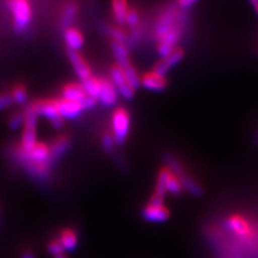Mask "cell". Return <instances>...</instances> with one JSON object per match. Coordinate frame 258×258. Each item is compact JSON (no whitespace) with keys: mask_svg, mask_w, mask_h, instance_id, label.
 <instances>
[{"mask_svg":"<svg viewBox=\"0 0 258 258\" xmlns=\"http://www.w3.org/2000/svg\"><path fill=\"white\" fill-rule=\"evenodd\" d=\"M47 252L54 257H57L60 255H63L64 249L60 243V241L58 239H54L52 241L48 242L47 244Z\"/></svg>","mask_w":258,"mask_h":258,"instance_id":"27","label":"cell"},{"mask_svg":"<svg viewBox=\"0 0 258 258\" xmlns=\"http://www.w3.org/2000/svg\"><path fill=\"white\" fill-rule=\"evenodd\" d=\"M54 258H67L64 255H60V256H57V257H54Z\"/></svg>","mask_w":258,"mask_h":258,"instance_id":"37","label":"cell"},{"mask_svg":"<svg viewBox=\"0 0 258 258\" xmlns=\"http://www.w3.org/2000/svg\"><path fill=\"white\" fill-rule=\"evenodd\" d=\"M181 26L182 23L177 24L168 34H166L163 38L158 40L157 51L163 58L167 57L169 54L177 47L176 45L181 39Z\"/></svg>","mask_w":258,"mask_h":258,"instance_id":"10","label":"cell"},{"mask_svg":"<svg viewBox=\"0 0 258 258\" xmlns=\"http://www.w3.org/2000/svg\"><path fill=\"white\" fill-rule=\"evenodd\" d=\"M123 71H124V75H125L127 81L129 82V84H131L132 87L136 91L137 88H138L141 85V78L139 77L138 72H137V70L135 69L133 64H131V66L125 68V69H123Z\"/></svg>","mask_w":258,"mask_h":258,"instance_id":"25","label":"cell"},{"mask_svg":"<svg viewBox=\"0 0 258 258\" xmlns=\"http://www.w3.org/2000/svg\"><path fill=\"white\" fill-rule=\"evenodd\" d=\"M97 102H98V101H97V99L93 98V97L86 96V98L82 102H81V104H82L84 111H87V110L93 109L96 106Z\"/></svg>","mask_w":258,"mask_h":258,"instance_id":"33","label":"cell"},{"mask_svg":"<svg viewBox=\"0 0 258 258\" xmlns=\"http://www.w3.org/2000/svg\"><path fill=\"white\" fill-rule=\"evenodd\" d=\"M58 240L60 241V243H61L64 251L71 252V251H74V249H76V247L78 246L79 238H78L77 232L74 229L66 228V229L61 230Z\"/></svg>","mask_w":258,"mask_h":258,"instance_id":"21","label":"cell"},{"mask_svg":"<svg viewBox=\"0 0 258 258\" xmlns=\"http://www.w3.org/2000/svg\"><path fill=\"white\" fill-rule=\"evenodd\" d=\"M37 116H43L52 124L55 129H61L63 126V119L60 117L56 108L54 100H38L29 106Z\"/></svg>","mask_w":258,"mask_h":258,"instance_id":"6","label":"cell"},{"mask_svg":"<svg viewBox=\"0 0 258 258\" xmlns=\"http://www.w3.org/2000/svg\"><path fill=\"white\" fill-rule=\"evenodd\" d=\"M21 258H36V255L31 251H25L21 255Z\"/></svg>","mask_w":258,"mask_h":258,"instance_id":"35","label":"cell"},{"mask_svg":"<svg viewBox=\"0 0 258 258\" xmlns=\"http://www.w3.org/2000/svg\"><path fill=\"white\" fill-rule=\"evenodd\" d=\"M226 227H227L233 235L244 241L253 240V238L255 237V230L251 222H249L246 217L239 214L230 215L228 219L226 220Z\"/></svg>","mask_w":258,"mask_h":258,"instance_id":"8","label":"cell"},{"mask_svg":"<svg viewBox=\"0 0 258 258\" xmlns=\"http://www.w3.org/2000/svg\"><path fill=\"white\" fill-rule=\"evenodd\" d=\"M11 96H12V99L14 102L19 103V104L25 103L27 101V97H28L26 87L22 84L15 85L11 92Z\"/></svg>","mask_w":258,"mask_h":258,"instance_id":"26","label":"cell"},{"mask_svg":"<svg viewBox=\"0 0 258 258\" xmlns=\"http://www.w3.org/2000/svg\"><path fill=\"white\" fill-rule=\"evenodd\" d=\"M166 163L168 165L167 168L177 177V179L180 180L182 186L186 190H188L191 195L200 196L201 194H203V187H201L191 176L186 174L181 164L173 156L171 155L166 156Z\"/></svg>","mask_w":258,"mask_h":258,"instance_id":"4","label":"cell"},{"mask_svg":"<svg viewBox=\"0 0 258 258\" xmlns=\"http://www.w3.org/2000/svg\"><path fill=\"white\" fill-rule=\"evenodd\" d=\"M13 99L12 96L9 93H2L0 94V111L6 110L9 107L12 106L13 103Z\"/></svg>","mask_w":258,"mask_h":258,"instance_id":"32","label":"cell"},{"mask_svg":"<svg viewBox=\"0 0 258 258\" xmlns=\"http://www.w3.org/2000/svg\"><path fill=\"white\" fill-rule=\"evenodd\" d=\"M131 114L124 108L116 109L112 114V136L115 143L120 145L125 143L131 134Z\"/></svg>","mask_w":258,"mask_h":258,"instance_id":"2","label":"cell"},{"mask_svg":"<svg viewBox=\"0 0 258 258\" xmlns=\"http://www.w3.org/2000/svg\"><path fill=\"white\" fill-rule=\"evenodd\" d=\"M37 124L38 116L36 113L28 107L25 111V123L22 134V140L19 149L23 152H28L36 147L37 140Z\"/></svg>","mask_w":258,"mask_h":258,"instance_id":"3","label":"cell"},{"mask_svg":"<svg viewBox=\"0 0 258 258\" xmlns=\"http://www.w3.org/2000/svg\"><path fill=\"white\" fill-rule=\"evenodd\" d=\"M142 216L150 223H164L169 219L170 212L164 205V198L154 195L142 210Z\"/></svg>","mask_w":258,"mask_h":258,"instance_id":"7","label":"cell"},{"mask_svg":"<svg viewBox=\"0 0 258 258\" xmlns=\"http://www.w3.org/2000/svg\"><path fill=\"white\" fill-rule=\"evenodd\" d=\"M183 57H184V51L180 47H176L174 51H172L167 56V57L158 61L155 64V68L153 71L157 72V74H159L161 76H165L167 72L170 70V68L176 66L177 63L181 62Z\"/></svg>","mask_w":258,"mask_h":258,"instance_id":"15","label":"cell"},{"mask_svg":"<svg viewBox=\"0 0 258 258\" xmlns=\"http://www.w3.org/2000/svg\"><path fill=\"white\" fill-rule=\"evenodd\" d=\"M181 23V13L176 9L169 8L163 14L160 15L156 25V36L157 39H161L166 34H168L174 26Z\"/></svg>","mask_w":258,"mask_h":258,"instance_id":"9","label":"cell"},{"mask_svg":"<svg viewBox=\"0 0 258 258\" xmlns=\"http://www.w3.org/2000/svg\"><path fill=\"white\" fill-rule=\"evenodd\" d=\"M251 6L253 7V10L255 11L257 18H258V0H254V2H251Z\"/></svg>","mask_w":258,"mask_h":258,"instance_id":"36","label":"cell"},{"mask_svg":"<svg viewBox=\"0 0 258 258\" xmlns=\"http://www.w3.org/2000/svg\"><path fill=\"white\" fill-rule=\"evenodd\" d=\"M111 82L115 86L117 93L122 96L124 99L129 100L134 98L136 91L132 87V85L129 84L124 75L123 69L117 67L116 64L111 69Z\"/></svg>","mask_w":258,"mask_h":258,"instance_id":"11","label":"cell"},{"mask_svg":"<svg viewBox=\"0 0 258 258\" xmlns=\"http://www.w3.org/2000/svg\"><path fill=\"white\" fill-rule=\"evenodd\" d=\"M139 23V14L135 9H129L127 16H126V22L125 24H127L128 26L131 27H136L137 24Z\"/></svg>","mask_w":258,"mask_h":258,"instance_id":"31","label":"cell"},{"mask_svg":"<svg viewBox=\"0 0 258 258\" xmlns=\"http://www.w3.org/2000/svg\"><path fill=\"white\" fill-rule=\"evenodd\" d=\"M86 96L87 95L84 91L82 83H70L61 90V98L68 101L82 102L86 98Z\"/></svg>","mask_w":258,"mask_h":258,"instance_id":"17","label":"cell"},{"mask_svg":"<svg viewBox=\"0 0 258 258\" xmlns=\"http://www.w3.org/2000/svg\"><path fill=\"white\" fill-rule=\"evenodd\" d=\"M64 42L69 47V51L79 52V50L82 48L84 45V37L82 32L78 30L77 28L70 27L64 30Z\"/></svg>","mask_w":258,"mask_h":258,"instance_id":"18","label":"cell"},{"mask_svg":"<svg viewBox=\"0 0 258 258\" xmlns=\"http://www.w3.org/2000/svg\"><path fill=\"white\" fill-rule=\"evenodd\" d=\"M112 11L113 15H114L115 21L119 24V25H123L126 22V16L129 11L128 9V4L126 2H113L112 3Z\"/></svg>","mask_w":258,"mask_h":258,"instance_id":"22","label":"cell"},{"mask_svg":"<svg viewBox=\"0 0 258 258\" xmlns=\"http://www.w3.org/2000/svg\"><path fill=\"white\" fill-rule=\"evenodd\" d=\"M70 138L67 136H60L55 139L51 145V161L58 160L68 152L70 148Z\"/></svg>","mask_w":258,"mask_h":258,"instance_id":"19","label":"cell"},{"mask_svg":"<svg viewBox=\"0 0 258 258\" xmlns=\"http://www.w3.org/2000/svg\"><path fill=\"white\" fill-rule=\"evenodd\" d=\"M118 93L111 81L100 79V90L97 101H99L104 107H113L117 102Z\"/></svg>","mask_w":258,"mask_h":258,"instance_id":"13","label":"cell"},{"mask_svg":"<svg viewBox=\"0 0 258 258\" xmlns=\"http://www.w3.org/2000/svg\"><path fill=\"white\" fill-rule=\"evenodd\" d=\"M68 58L70 60L72 68L75 69L76 75L81 81H82V82L93 77L90 64L87 63V61L84 59L83 56L79 52L68 51Z\"/></svg>","mask_w":258,"mask_h":258,"instance_id":"14","label":"cell"},{"mask_svg":"<svg viewBox=\"0 0 258 258\" xmlns=\"http://www.w3.org/2000/svg\"><path fill=\"white\" fill-rule=\"evenodd\" d=\"M24 123H25V113H15L11 116L9 125L12 129H18L24 126Z\"/></svg>","mask_w":258,"mask_h":258,"instance_id":"29","label":"cell"},{"mask_svg":"<svg viewBox=\"0 0 258 258\" xmlns=\"http://www.w3.org/2000/svg\"><path fill=\"white\" fill-rule=\"evenodd\" d=\"M182 188L183 186L180 180L168 168L163 169L159 172L155 186V195L161 198H164L167 192L179 195Z\"/></svg>","mask_w":258,"mask_h":258,"instance_id":"5","label":"cell"},{"mask_svg":"<svg viewBox=\"0 0 258 258\" xmlns=\"http://www.w3.org/2000/svg\"><path fill=\"white\" fill-rule=\"evenodd\" d=\"M109 35L112 37L113 42L124 43L126 41V34L125 31L119 27H110Z\"/></svg>","mask_w":258,"mask_h":258,"instance_id":"28","label":"cell"},{"mask_svg":"<svg viewBox=\"0 0 258 258\" xmlns=\"http://www.w3.org/2000/svg\"><path fill=\"white\" fill-rule=\"evenodd\" d=\"M82 85L87 96L93 97V98L97 99V97H98V94H99V90H100V79L92 77L90 79H87L86 81H84V82H82Z\"/></svg>","mask_w":258,"mask_h":258,"instance_id":"24","label":"cell"},{"mask_svg":"<svg viewBox=\"0 0 258 258\" xmlns=\"http://www.w3.org/2000/svg\"><path fill=\"white\" fill-rule=\"evenodd\" d=\"M141 85L152 92H161L167 86V80L165 76H161L155 71H151L141 78Z\"/></svg>","mask_w":258,"mask_h":258,"instance_id":"16","label":"cell"},{"mask_svg":"<svg viewBox=\"0 0 258 258\" xmlns=\"http://www.w3.org/2000/svg\"><path fill=\"white\" fill-rule=\"evenodd\" d=\"M112 52L114 55V58L116 60V66L120 69H125L131 66V58H129V54L127 47L124 43L113 42L112 43Z\"/></svg>","mask_w":258,"mask_h":258,"instance_id":"20","label":"cell"},{"mask_svg":"<svg viewBox=\"0 0 258 258\" xmlns=\"http://www.w3.org/2000/svg\"><path fill=\"white\" fill-rule=\"evenodd\" d=\"M12 14L14 30L19 34L25 31L32 21V8L25 0H12L7 3Z\"/></svg>","mask_w":258,"mask_h":258,"instance_id":"1","label":"cell"},{"mask_svg":"<svg viewBox=\"0 0 258 258\" xmlns=\"http://www.w3.org/2000/svg\"><path fill=\"white\" fill-rule=\"evenodd\" d=\"M56 108L62 119H77L84 112L81 102L68 101L62 98L54 99Z\"/></svg>","mask_w":258,"mask_h":258,"instance_id":"12","label":"cell"},{"mask_svg":"<svg viewBox=\"0 0 258 258\" xmlns=\"http://www.w3.org/2000/svg\"><path fill=\"white\" fill-rule=\"evenodd\" d=\"M115 140L113 138V136L111 133L104 134L102 137V148L107 153H110L113 151V148H114Z\"/></svg>","mask_w":258,"mask_h":258,"instance_id":"30","label":"cell"},{"mask_svg":"<svg viewBox=\"0 0 258 258\" xmlns=\"http://www.w3.org/2000/svg\"><path fill=\"white\" fill-rule=\"evenodd\" d=\"M196 4H197L196 0H182V2L177 3V5H179L182 9H188V8H190L191 6Z\"/></svg>","mask_w":258,"mask_h":258,"instance_id":"34","label":"cell"},{"mask_svg":"<svg viewBox=\"0 0 258 258\" xmlns=\"http://www.w3.org/2000/svg\"><path fill=\"white\" fill-rule=\"evenodd\" d=\"M77 14H78V7L76 4L71 3L68 4L64 8L63 11H62V16H61V26L64 29H68L70 28L71 24L75 22L76 18H77Z\"/></svg>","mask_w":258,"mask_h":258,"instance_id":"23","label":"cell"}]
</instances>
